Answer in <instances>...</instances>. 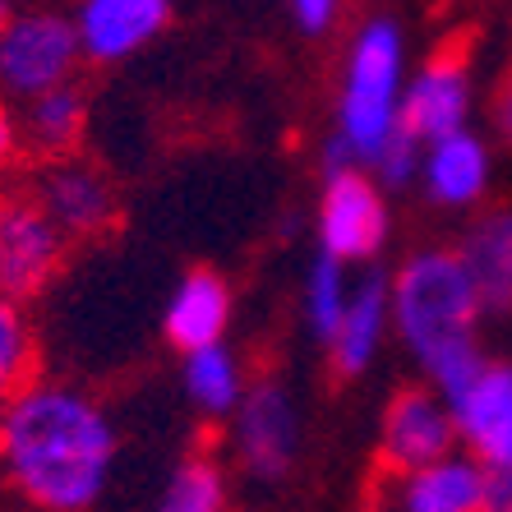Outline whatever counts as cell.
<instances>
[{"label":"cell","instance_id":"6da1fadb","mask_svg":"<svg viewBox=\"0 0 512 512\" xmlns=\"http://www.w3.org/2000/svg\"><path fill=\"white\" fill-rule=\"evenodd\" d=\"M120 434L93 393L28 379L0 411V471L28 508L88 512L107 499Z\"/></svg>","mask_w":512,"mask_h":512},{"label":"cell","instance_id":"7a4b0ae2","mask_svg":"<svg viewBox=\"0 0 512 512\" xmlns=\"http://www.w3.org/2000/svg\"><path fill=\"white\" fill-rule=\"evenodd\" d=\"M388 300H393V342L411 356L420 379L434 383L443 397L457 393L489 360L480 346L489 310L457 245L411 250L388 277Z\"/></svg>","mask_w":512,"mask_h":512},{"label":"cell","instance_id":"3957f363","mask_svg":"<svg viewBox=\"0 0 512 512\" xmlns=\"http://www.w3.org/2000/svg\"><path fill=\"white\" fill-rule=\"evenodd\" d=\"M406 74H411V56H406L402 24L388 14L365 19L346 42L342 74H337L328 167L333 162L374 167V157L388 148V139L402 134Z\"/></svg>","mask_w":512,"mask_h":512},{"label":"cell","instance_id":"277c9868","mask_svg":"<svg viewBox=\"0 0 512 512\" xmlns=\"http://www.w3.org/2000/svg\"><path fill=\"white\" fill-rule=\"evenodd\" d=\"M314 240H319V250H328L351 268L379 263V254L393 240V208H388V190L370 167H360V162L323 167Z\"/></svg>","mask_w":512,"mask_h":512},{"label":"cell","instance_id":"5b68a950","mask_svg":"<svg viewBox=\"0 0 512 512\" xmlns=\"http://www.w3.org/2000/svg\"><path fill=\"white\" fill-rule=\"evenodd\" d=\"M231 466L259 489L291 480L300 462V406L282 379H254L227 416Z\"/></svg>","mask_w":512,"mask_h":512},{"label":"cell","instance_id":"8992f818","mask_svg":"<svg viewBox=\"0 0 512 512\" xmlns=\"http://www.w3.org/2000/svg\"><path fill=\"white\" fill-rule=\"evenodd\" d=\"M84 65L74 14L60 10H14L0 24V97L28 102L56 84H70Z\"/></svg>","mask_w":512,"mask_h":512},{"label":"cell","instance_id":"52a82bcc","mask_svg":"<svg viewBox=\"0 0 512 512\" xmlns=\"http://www.w3.org/2000/svg\"><path fill=\"white\" fill-rule=\"evenodd\" d=\"M462 448L457 439V420L448 397L434 383H406L388 397L379 420V480L416 471V466L434 462V457Z\"/></svg>","mask_w":512,"mask_h":512},{"label":"cell","instance_id":"ba28073f","mask_svg":"<svg viewBox=\"0 0 512 512\" xmlns=\"http://www.w3.org/2000/svg\"><path fill=\"white\" fill-rule=\"evenodd\" d=\"M70 250V236L56 227V217L42 208L37 194L0 199V296L33 300L47 291Z\"/></svg>","mask_w":512,"mask_h":512},{"label":"cell","instance_id":"9c48e42d","mask_svg":"<svg viewBox=\"0 0 512 512\" xmlns=\"http://www.w3.org/2000/svg\"><path fill=\"white\" fill-rule=\"evenodd\" d=\"M471 111H476V74L462 51H434L406 74L402 130L416 143L471 125Z\"/></svg>","mask_w":512,"mask_h":512},{"label":"cell","instance_id":"30bf717a","mask_svg":"<svg viewBox=\"0 0 512 512\" xmlns=\"http://www.w3.org/2000/svg\"><path fill=\"white\" fill-rule=\"evenodd\" d=\"M416 185L425 203H434L443 213H471L494 190V143L471 125L420 143Z\"/></svg>","mask_w":512,"mask_h":512},{"label":"cell","instance_id":"8fae6325","mask_svg":"<svg viewBox=\"0 0 512 512\" xmlns=\"http://www.w3.org/2000/svg\"><path fill=\"white\" fill-rule=\"evenodd\" d=\"M457 439L489 471H512V360H485L471 379L448 393Z\"/></svg>","mask_w":512,"mask_h":512},{"label":"cell","instance_id":"7c38bea8","mask_svg":"<svg viewBox=\"0 0 512 512\" xmlns=\"http://www.w3.org/2000/svg\"><path fill=\"white\" fill-rule=\"evenodd\" d=\"M171 24V0H79L74 28L88 65H120L153 47Z\"/></svg>","mask_w":512,"mask_h":512},{"label":"cell","instance_id":"4fadbf2b","mask_svg":"<svg viewBox=\"0 0 512 512\" xmlns=\"http://www.w3.org/2000/svg\"><path fill=\"white\" fill-rule=\"evenodd\" d=\"M388 503L402 512H485L489 508V466L466 448L434 457V462L388 476Z\"/></svg>","mask_w":512,"mask_h":512},{"label":"cell","instance_id":"5bb4252c","mask_svg":"<svg viewBox=\"0 0 512 512\" xmlns=\"http://www.w3.org/2000/svg\"><path fill=\"white\" fill-rule=\"evenodd\" d=\"M37 199L70 240H93L116 222V185L74 153L47 157V171L37 180Z\"/></svg>","mask_w":512,"mask_h":512},{"label":"cell","instance_id":"9a60e30c","mask_svg":"<svg viewBox=\"0 0 512 512\" xmlns=\"http://www.w3.org/2000/svg\"><path fill=\"white\" fill-rule=\"evenodd\" d=\"M393 342V300H388V277L383 273H365L351 286L342 319H337L333 337H328V365L342 379H360L379 365L383 346Z\"/></svg>","mask_w":512,"mask_h":512},{"label":"cell","instance_id":"2e32d148","mask_svg":"<svg viewBox=\"0 0 512 512\" xmlns=\"http://www.w3.org/2000/svg\"><path fill=\"white\" fill-rule=\"evenodd\" d=\"M231 319H236V296L227 277L213 268H190L162 305V333L176 351L222 342L231 333Z\"/></svg>","mask_w":512,"mask_h":512},{"label":"cell","instance_id":"e0dca14e","mask_svg":"<svg viewBox=\"0 0 512 512\" xmlns=\"http://www.w3.org/2000/svg\"><path fill=\"white\" fill-rule=\"evenodd\" d=\"M180 388H185V402L203 420L227 425V416L240 406L245 388H250V374H245V360L236 356V346L222 337V342L180 351Z\"/></svg>","mask_w":512,"mask_h":512},{"label":"cell","instance_id":"ac0fdd59","mask_svg":"<svg viewBox=\"0 0 512 512\" xmlns=\"http://www.w3.org/2000/svg\"><path fill=\"white\" fill-rule=\"evenodd\" d=\"M462 259L480 286L489 314H512V203L485 208V213L466 227Z\"/></svg>","mask_w":512,"mask_h":512},{"label":"cell","instance_id":"d6986e66","mask_svg":"<svg viewBox=\"0 0 512 512\" xmlns=\"http://www.w3.org/2000/svg\"><path fill=\"white\" fill-rule=\"evenodd\" d=\"M24 148L42 157H65L84 143V130H88V97L70 84H56L47 93H37L24 102Z\"/></svg>","mask_w":512,"mask_h":512},{"label":"cell","instance_id":"ffe728a7","mask_svg":"<svg viewBox=\"0 0 512 512\" xmlns=\"http://www.w3.org/2000/svg\"><path fill=\"white\" fill-rule=\"evenodd\" d=\"M351 286H356L351 263L333 259L328 250H319L310 259L305 282H300V319H305V328H310V337L319 346H328V337H333L346 300H351Z\"/></svg>","mask_w":512,"mask_h":512},{"label":"cell","instance_id":"44dd1931","mask_svg":"<svg viewBox=\"0 0 512 512\" xmlns=\"http://www.w3.org/2000/svg\"><path fill=\"white\" fill-rule=\"evenodd\" d=\"M231 503V480L227 466L213 453H190L171 466V476L162 480L157 508L162 512H222Z\"/></svg>","mask_w":512,"mask_h":512},{"label":"cell","instance_id":"7402d4cb","mask_svg":"<svg viewBox=\"0 0 512 512\" xmlns=\"http://www.w3.org/2000/svg\"><path fill=\"white\" fill-rule=\"evenodd\" d=\"M33 356V328H28L19 300L0 296V411H5L19 383L33 379Z\"/></svg>","mask_w":512,"mask_h":512},{"label":"cell","instance_id":"603a6c76","mask_svg":"<svg viewBox=\"0 0 512 512\" xmlns=\"http://www.w3.org/2000/svg\"><path fill=\"white\" fill-rule=\"evenodd\" d=\"M342 5L346 0H286V14L305 37H328L342 19Z\"/></svg>","mask_w":512,"mask_h":512},{"label":"cell","instance_id":"cb8c5ba5","mask_svg":"<svg viewBox=\"0 0 512 512\" xmlns=\"http://www.w3.org/2000/svg\"><path fill=\"white\" fill-rule=\"evenodd\" d=\"M489 134H494L503 148H512V70L503 74L494 97H489Z\"/></svg>","mask_w":512,"mask_h":512},{"label":"cell","instance_id":"d4e9b609","mask_svg":"<svg viewBox=\"0 0 512 512\" xmlns=\"http://www.w3.org/2000/svg\"><path fill=\"white\" fill-rule=\"evenodd\" d=\"M19 148H24V125L10 111V97H0V171L19 157Z\"/></svg>","mask_w":512,"mask_h":512},{"label":"cell","instance_id":"484cf974","mask_svg":"<svg viewBox=\"0 0 512 512\" xmlns=\"http://www.w3.org/2000/svg\"><path fill=\"white\" fill-rule=\"evenodd\" d=\"M485 512H512V471H489V508Z\"/></svg>","mask_w":512,"mask_h":512},{"label":"cell","instance_id":"4316f807","mask_svg":"<svg viewBox=\"0 0 512 512\" xmlns=\"http://www.w3.org/2000/svg\"><path fill=\"white\" fill-rule=\"evenodd\" d=\"M10 14H14V0H0V24H5Z\"/></svg>","mask_w":512,"mask_h":512}]
</instances>
